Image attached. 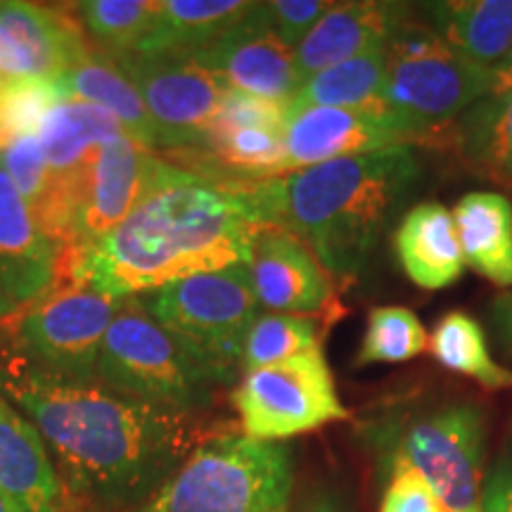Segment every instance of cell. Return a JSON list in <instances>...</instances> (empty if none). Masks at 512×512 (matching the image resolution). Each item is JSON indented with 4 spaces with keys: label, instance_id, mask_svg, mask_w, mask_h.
<instances>
[{
    "label": "cell",
    "instance_id": "cell-30",
    "mask_svg": "<svg viewBox=\"0 0 512 512\" xmlns=\"http://www.w3.org/2000/svg\"><path fill=\"white\" fill-rule=\"evenodd\" d=\"M159 0H86L76 3L81 29L102 55H131L140 46L157 15Z\"/></svg>",
    "mask_w": 512,
    "mask_h": 512
},
{
    "label": "cell",
    "instance_id": "cell-40",
    "mask_svg": "<svg viewBox=\"0 0 512 512\" xmlns=\"http://www.w3.org/2000/svg\"><path fill=\"white\" fill-rule=\"evenodd\" d=\"M299 512H347L332 494H316Z\"/></svg>",
    "mask_w": 512,
    "mask_h": 512
},
{
    "label": "cell",
    "instance_id": "cell-3",
    "mask_svg": "<svg viewBox=\"0 0 512 512\" xmlns=\"http://www.w3.org/2000/svg\"><path fill=\"white\" fill-rule=\"evenodd\" d=\"M418 178L413 147H392L306 166L249 188L266 226L302 240L328 273L356 278Z\"/></svg>",
    "mask_w": 512,
    "mask_h": 512
},
{
    "label": "cell",
    "instance_id": "cell-28",
    "mask_svg": "<svg viewBox=\"0 0 512 512\" xmlns=\"http://www.w3.org/2000/svg\"><path fill=\"white\" fill-rule=\"evenodd\" d=\"M456 121L465 162L486 176L512 178V91L486 95Z\"/></svg>",
    "mask_w": 512,
    "mask_h": 512
},
{
    "label": "cell",
    "instance_id": "cell-31",
    "mask_svg": "<svg viewBox=\"0 0 512 512\" xmlns=\"http://www.w3.org/2000/svg\"><path fill=\"white\" fill-rule=\"evenodd\" d=\"M318 349V330L311 318L292 313H259L247 332L242 370L275 366L287 358Z\"/></svg>",
    "mask_w": 512,
    "mask_h": 512
},
{
    "label": "cell",
    "instance_id": "cell-25",
    "mask_svg": "<svg viewBox=\"0 0 512 512\" xmlns=\"http://www.w3.org/2000/svg\"><path fill=\"white\" fill-rule=\"evenodd\" d=\"M57 86H60L62 100L91 102L100 110L110 112L128 136L136 138L138 143L150 150L157 147L155 126H152L143 100L133 83L121 74L112 57L102 55L100 50H91L57 79Z\"/></svg>",
    "mask_w": 512,
    "mask_h": 512
},
{
    "label": "cell",
    "instance_id": "cell-8",
    "mask_svg": "<svg viewBox=\"0 0 512 512\" xmlns=\"http://www.w3.org/2000/svg\"><path fill=\"white\" fill-rule=\"evenodd\" d=\"M230 401L245 437L275 444L349 418L320 347L275 366L249 370Z\"/></svg>",
    "mask_w": 512,
    "mask_h": 512
},
{
    "label": "cell",
    "instance_id": "cell-2",
    "mask_svg": "<svg viewBox=\"0 0 512 512\" xmlns=\"http://www.w3.org/2000/svg\"><path fill=\"white\" fill-rule=\"evenodd\" d=\"M266 223L249 183H226L181 166L112 233L69 264L72 283L124 299L197 273L240 264Z\"/></svg>",
    "mask_w": 512,
    "mask_h": 512
},
{
    "label": "cell",
    "instance_id": "cell-32",
    "mask_svg": "<svg viewBox=\"0 0 512 512\" xmlns=\"http://www.w3.org/2000/svg\"><path fill=\"white\" fill-rule=\"evenodd\" d=\"M430 344L420 318L403 306H380L368 313V328L363 337L356 366L370 363H399L420 356Z\"/></svg>",
    "mask_w": 512,
    "mask_h": 512
},
{
    "label": "cell",
    "instance_id": "cell-33",
    "mask_svg": "<svg viewBox=\"0 0 512 512\" xmlns=\"http://www.w3.org/2000/svg\"><path fill=\"white\" fill-rule=\"evenodd\" d=\"M62 102L53 79L0 76V147L19 136H36L43 119Z\"/></svg>",
    "mask_w": 512,
    "mask_h": 512
},
{
    "label": "cell",
    "instance_id": "cell-18",
    "mask_svg": "<svg viewBox=\"0 0 512 512\" xmlns=\"http://www.w3.org/2000/svg\"><path fill=\"white\" fill-rule=\"evenodd\" d=\"M121 131L124 128L110 112L79 100L57 102L38 128V145H41L50 174L60 190L64 209L72 219V230L83 183H86L95 152L105 140L114 138Z\"/></svg>",
    "mask_w": 512,
    "mask_h": 512
},
{
    "label": "cell",
    "instance_id": "cell-11",
    "mask_svg": "<svg viewBox=\"0 0 512 512\" xmlns=\"http://www.w3.org/2000/svg\"><path fill=\"white\" fill-rule=\"evenodd\" d=\"M437 128L387 102L363 107L287 110L283 128L287 174L332 159L373 155L434 138Z\"/></svg>",
    "mask_w": 512,
    "mask_h": 512
},
{
    "label": "cell",
    "instance_id": "cell-7",
    "mask_svg": "<svg viewBox=\"0 0 512 512\" xmlns=\"http://www.w3.org/2000/svg\"><path fill=\"white\" fill-rule=\"evenodd\" d=\"M384 102L434 128L458 119L494 91L491 69L479 67L434 34L408 22L387 46Z\"/></svg>",
    "mask_w": 512,
    "mask_h": 512
},
{
    "label": "cell",
    "instance_id": "cell-36",
    "mask_svg": "<svg viewBox=\"0 0 512 512\" xmlns=\"http://www.w3.org/2000/svg\"><path fill=\"white\" fill-rule=\"evenodd\" d=\"M285 121L287 105H283V102L256 98V95L240 91H226L219 112H216L209 128H285Z\"/></svg>",
    "mask_w": 512,
    "mask_h": 512
},
{
    "label": "cell",
    "instance_id": "cell-42",
    "mask_svg": "<svg viewBox=\"0 0 512 512\" xmlns=\"http://www.w3.org/2000/svg\"><path fill=\"white\" fill-rule=\"evenodd\" d=\"M0 512H24V510L19 508V505L12 501L10 496H5L3 491H0Z\"/></svg>",
    "mask_w": 512,
    "mask_h": 512
},
{
    "label": "cell",
    "instance_id": "cell-5",
    "mask_svg": "<svg viewBox=\"0 0 512 512\" xmlns=\"http://www.w3.org/2000/svg\"><path fill=\"white\" fill-rule=\"evenodd\" d=\"M136 297L214 384L235 380L242 370L247 332L259 316L247 261L190 275Z\"/></svg>",
    "mask_w": 512,
    "mask_h": 512
},
{
    "label": "cell",
    "instance_id": "cell-23",
    "mask_svg": "<svg viewBox=\"0 0 512 512\" xmlns=\"http://www.w3.org/2000/svg\"><path fill=\"white\" fill-rule=\"evenodd\" d=\"M463 261L491 283L512 287V204L498 192H467L453 209Z\"/></svg>",
    "mask_w": 512,
    "mask_h": 512
},
{
    "label": "cell",
    "instance_id": "cell-35",
    "mask_svg": "<svg viewBox=\"0 0 512 512\" xmlns=\"http://www.w3.org/2000/svg\"><path fill=\"white\" fill-rule=\"evenodd\" d=\"M380 512H448L432 486L422 479L418 470L392 458L389 465V482L384 486Z\"/></svg>",
    "mask_w": 512,
    "mask_h": 512
},
{
    "label": "cell",
    "instance_id": "cell-19",
    "mask_svg": "<svg viewBox=\"0 0 512 512\" xmlns=\"http://www.w3.org/2000/svg\"><path fill=\"white\" fill-rule=\"evenodd\" d=\"M62 247L43 233L0 166V287L17 306L55 287Z\"/></svg>",
    "mask_w": 512,
    "mask_h": 512
},
{
    "label": "cell",
    "instance_id": "cell-9",
    "mask_svg": "<svg viewBox=\"0 0 512 512\" xmlns=\"http://www.w3.org/2000/svg\"><path fill=\"white\" fill-rule=\"evenodd\" d=\"M484 451L482 408L470 401H453L403 422L392 458L418 470L448 512H479Z\"/></svg>",
    "mask_w": 512,
    "mask_h": 512
},
{
    "label": "cell",
    "instance_id": "cell-39",
    "mask_svg": "<svg viewBox=\"0 0 512 512\" xmlns=\"http://www.w3.org/2000/svg\"><path fill=\"white\" fill-rule=\"evenodd\" d=\"M491 74H494V91L491 93L512 91V50L496 64L494 69H491Z\"/></svg>",
    "mask_w": 512,
    "mask_h": 512
},
{
    "label": "cell",
    "instance_id": "cell-34",
    "mask_svg": "<svg viewBox=\"0 0 512 512\" xmlns=\"http://www.w3.org/2000/svg\"><path fill=\"white\" fill-rule=\"evenodd\" d=\"M328 8L325 0H266L254 3V15L280 43L294 50Z\"/></svg>",
    "mask_w": 512,
    "mask_h": 512
},
{
    "label": "cell",
    "instance_id": "cell-24",
    "mask_svg": "<svg viewBox=\"0 0 512 512\" xmlns=\"http://www.w3.org/2000/svg\"><path fill=\"white\" fill-rule=\"evenodd\" d=\"M245 0H159L136 55H197L247 15Z\"/></svg>",
    "mask_w": 512,
    "mask_h": 512
},
{
    "label": "cell",
    "instance_id": "cell-14",
    "mask_svg": "<svg viewBox=\"0 0 512 512\" xmlns=\"http://www.w3.org/2000/svg\"><path fill=\"white\" fill-rule=\"evenodd\" d=\"M192 57L228 91L287 105L302 86L294 50L280 43L259 22L254 15V3L245 17H240L214 43Z\"/></svg>",
    "mask_w": 512,
    "mask_h": 512
},
{
    "label": "cell",
    "instance_id": "cell-43",
    "mask_svg": "<svg viewBox=\"0 0 512 512\" xmlns=\"http://www.w3.org/2000/svg\"><path fill=\"white\" fill-rule=\"evenodd\" d=\"M0 76H5V74H0Z\"/></svg>",
    "mask_w": 512,
    "mask_h": 512
},
{
    "label": "cell",
    "instance_id": "cell-10",
    "mask_svg": "<svg viewBox=\"0 0 512 512\" xmlns=\"http://www.w3.org/2000/svg\"><path fill=\"white\" fill-rule=\"evenodd\" d=\"M121 302L81 283L38 297L17 330L29 368L64 382H98L102 339Z\"/></svg>",
    "mask_w": 512,
    "mask_h": 512
},
{
    "label": "cell",
    "instance_id": "cell-4",
    "mask_svg": "<svg viewBox=\"0 0 512 512\" xmlns=\"http://www.w3.org/2000/svg\"><path fill=\"white\" fill-rule=\"evenodd\" d=\"M294 463L275 441H202L147 501L128 512H290Z\"/></svg>",
    "mask_w": 512,
    "mask_h": 512
},
{
    "label": "cell",
    "instance_id": "cell-12",
    "mask_svg": "<svg viewBox=\"0 0 512 512\" xmlns=\"http://www.w3.org/2000/svg\"><path fill=\"white\" fill-rule=\"evenodd\" d=\"M117 67L143 100L157 147L195 150L228 88L192 55H124Z\"/></svg>",
    "mask_w": 512,
    "mask_h": 512
},
{
    "label": "cell",
    "instance_id": "cell-13",
    "mask_svg": "<svg viewBox=\"0 0 512 512\" xmlns=\"http://www.w3.org/2000/svg\"><path fill=\"white\" fill-rule=\"evenodd\" d=\"M178 171L181 166L164 162L126 131L105 140L88 169L72 240L64 247L72 254L69 264L81 259L107 233H112L147 195L174 181Z\"/></svg>",
    "mask_w": 512,
    "mask_h": 512
},
{
    "label": "cell",
    "instance_id": "cell-1",
    "mask_svg": "<svg viewBox=\"0 0 512 512\" xmlns=\"http://www.w3.org/2000/svg\"><path fill=\"white\" fill-rule=\"evenodd\" d=\"M0 394L34 422L62 482L112 508L147 501L197 448L190 413L100 382H64L27 368L0 375Z\"/></svg>",
    "mask_w": 512,
    "mask_h": 512
},
{
    "label": "cell",
    "instance_id": "cell-41",
    "mask_svg": "<svg viewBox=\"0 0 512 512\" xmlns=\"http://www.w3.org/2000/svg\"><path fill=\"white\" fill-rule=\"evenodd\" d=\"M19 309V306L12 302V299H8V294L3 292V287H0V318H8L12 316Z\"/></svg>",
    "mask_w": 512,
    "mask_h": 512
},
{
    "label": "cell",
    "instance_id": "cell-16",
    "mask_svg": "<svg viewBox=\"0 0 512 512\" xmlns=\"http://www.w3.org/2000/svg\"><path fill=\"white\" fill-rule=\"evenodd\" d=\"M249 273L259 306L271 313H320L332 302L330 278L309 247L285 230L266 226L254 238Z\"/></svg>",
    "mask_w": 512,
    "mask_h": 512
},
{
    "label": "cell",
    "instance_id": "cell-15",
    "mask_svg": "<svg viewBox=\"0 0 512 512\" xmlns=\"http://www.w3.org/2000/svg\"><path fill=\"white\" fill-rule=\"evenodd\" d=\"M88 53L74 12L24 0L0 3V74L57 81Z\"/></svg>",
    "mask_w": 512,
    "mask_h": 512
},
{
    "label": "cell",
    "instance_id": "cell-17",
    "mask_svg": "<svg viewBox=\"0 0 512 512\" xmlns=\"http://www.w3.org/2000/svg\"><path fill=\"white\" fill-rule=\"evenodd\" d=\"M413 5L384 0L330 3L302 43L294 48V62L302 83L309 76L351 60V57L387 48L394 36L411 22Z\"/></svg>",
    "mask_w": 512,
    "mask_h": 512
},
{
    "label": "cell",
    "instance_id": "cell-21",
    "mask_svg": "<svg viewBox=\"0 0 512 512\" xmlns=\"http://www.w3.org/2000/svg\"><path fill=\"white\" fill-rule=\"evenodd\" d=\"M394 249L403 273L422 290H444L463 275L456 221L444 204H415L396 228Z\"/></svg>",
    "mask_w": 512,
    "mask_h": 512
},
{
    "label": "cell",
    "instance_id": "cell-29",
    "mask_svg": "<svg viewBox=\"0 0 512 512\" xmlns=\"http://www.w3.org/2000/svg\"><path fill=\"white\" fill-rule=\"evenodd\" d=\"M432 356L451 373L472 377L486 389L512 387V370L498 366L491 358L482 325L463 311H451L432 330Z\"/></svg>",
    "mask_w": 512,
    "mask_h": 512
},
{
    "label": "cell",
    "instance_id": "cell-27",
    "mask_svg": "<svg viewBox=\"0 0 512 512\" xmlns=\"http://www.w3.org/2000/svg\"><path fill=\"white\" fill-rule=\"evenodd\" d=\"M389 64L387 48L370 50L356 55L335 67L323 69L306 79L294 98L287 102V110L302 107H363L373 102H384Z\"/></svg>",
    "mask_w": 512,
    "mask_h": 512
},
{
    "label": "cell",
    "instance_id": "cell-20",
    "mask_svg": "<svg viewBox=\"0 0 512 512\" xmlns=\"http://www.w3.org/2000/svg\"><path fill=\"white\" fill-rule=\"evenodd\" d=\"M0 491L24 512H62L64 486L46 441L0 394Z\"/></svg>",
    "mask_w": 512,
    "mask_h": 512
},
{
    "label": "cell",
    "instance_id": "cell-26",
    "mask_svg": "<svg viewBox=\"0 0 512 512\" xmlns=\"http://www.w3.org/2000/svg\"><path fill=\"white\" fill-rule=\"evenodd\" d=\"M0 166L10 176L19 197L31 211L38 226L48 238H53L62 249L72 238V219L57 190L55 178L50 174L46 157L36 136L12 138L0 147Z\"/></svg>",
    "mask_w": 512,
    "mask_h": 512
},
{
    "label": "cell",
    "instance_id": "cell-22",
    "mask_svg": "<svg viewBox=\"0 0 512 512\" xmlns=\"http://www.w3.org/2000/svg\"><path fill=\"white\" fill-rule=\"evenodd\" d=\"M430 29L467 60L494 69L512 50V0L422 3Z\"/></svg>",
    "mask_w": 512,
    "mask_h": 512
},
{
    "label": "cell",
    "instance_id": "cell-6",
    "mask_svg": "<svg viewBox=\"0 0 512 512\" xmlns=\"http://www.w3.org/2000/svg\"><path fill=\"white\" fill-rule=\"evenodd\" d=\"M98 382L185 413L209 403L214 387V380L159 328L138 297H124L105 332Z\"/></svg>",
    "mask_w": 512,
    "mask_h": 512
},
{
    "label": "cell",
    "instance_id": "cell-37",
    "mask_svg": "<svg viewBox=\"0 0 512 512\" xmlns=\"http://www.w3.org/2000/svg\"><path fill=\"white\" fill-rule=\"evenodd\" d=\"M479 512H512V444L484 477Z\"/></svg>",
    "mask_w": 512,
    "mask_h": 512
},
{
    "label": "cell",
    "instance_id": "cell-38",
    "mask_svg": "<svg viewBox=\"0 0 512 512\" xmlns=\"http://www.w3.org/2000/svg\"><path fill=\"white\" fill-rule=\"evenodd\" d=\"M491 320H494V330L501 339L503 349L512 356V294L496 299L491 306Z\"/></svg>",
    "mask_w": 512,
    "mask_h": 512
}]
</instances>
